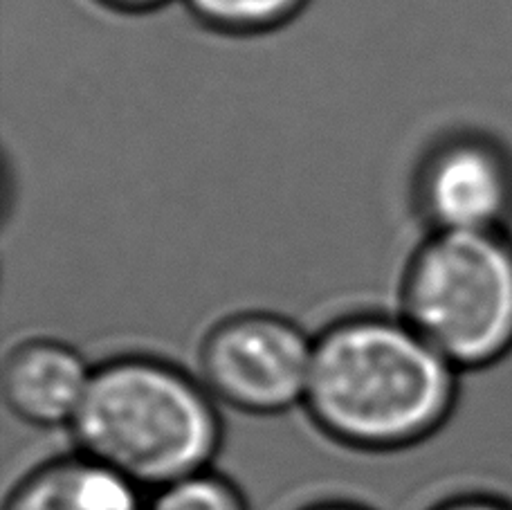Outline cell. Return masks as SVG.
<instances>
[{"mask_svg": "<svg viewBox=\"0 0 512 510\" xmlns=\"http://www.w3.org/2000/svg\"><path fill=\"white\" fill-rule=\"evenodd\" d=\"M459 389L461 371L402 317L364 313L319 333L304 405L328 439L382 454L438 434Z\"/></svg>", "mask_w": 512, "mask_h": 510, "instance_id": "cell-1", "label": "cell"}, {"mask_svg": "<svg viewBox=\"0 0 512 510\" xmlns=\"http://www.w3.org/2000/svg\"><path fill=\"white\" fill-rule=\"evenodd\" d=\"M214 400L176 364L126 355L93 371L70 432L81 454L158 490L214 466L225 432Z\"/></svg>", "mask_w": 512, "mask_h": 510, "instance_id": "cell-2", "label": "cell"}, {"mask_svg": "<svg viewBox=\"0 0 512 510\" xmlns=\"http://www.w3.org/2000/svg\"><path fill=\"white\" fill-rule=\"evenodd\" d=\"M402 320L459 371L512 351V239L495 232H432L400 288Z\"/></svg>", "mask_w": 512, "mask_h": 510, "instance_id": "cell-3", "label": "cell"}, {"mask_svg": "<svg viewBox=\"0 0 512 510\" xmlns=\"http://www.w3.org/2000/svg\"><path fill=\"white\" fill-rule=\"evenodd\" d=\"M315 340L288 317L248 311L221 320L200 344L209 394L250 416H281L304 403Z\"/></svg>", "mask_w": 512, "mask_h": 510, "instance_id": "cell-4", "label": "cell"}, {"mask_svg": "<svg viewBox=\"0 0 512 510\" xmlns=\"http://www.w3.org/2000/svg\"><path fill=\"white\" fill-rule=\"evenodd\" d=\"M416 205L432 232H495L512 218V158L481 133H454L425 153Z\"/></svg>", "mask_w": 512, "mask_h": 510, "instance_id": "cell-5", "label": "cell"}, {"mask_svg": "<svg viewBox=\"0 0 512 510\" xmlns=\"http://www.w3.org/2000/svg\"><path fill=\"white\" fill-rule=\"evenodd\" d=\"M93 371L72 344L52 338L18 342L3 364L5 403L34 427H70Z\"/></svg>", "mask_w": 512, "mask_h": 510, "instance_id": "cell-6", "label": "cell"}, {"mask_svg": "<svg viewBox=\"0 0 512 510\" xmlns=\"http://www.w3.org/2000/svg\"><path fill=\"white\" fill-rule=\"evenodd\" d=\"M142 490L79 452L27 472L7 497L5 510H149Z\"/></svg>", "mask_w": 512, "mask_h": 510, "instance_id": "cell-7", "label": "cell"}, {"mask_svg": "<svg viewBox=\"0 0 512 510\" xmlns=\"http://www.w3.org/2000/svg\"><path fill=\"white\" fill-rule=\"evenodd\" d=\"M200 25L227 36L279 30L304 12L308 0H182Z\"/></svg>", "mask_w": 512, "mask_h": 510, "instance_id": "cell-8", "label": "cell"}, {"mask_svg": "<svg viewBox=\"0 0 512 510\" xmlns=\"http://www.w3.org/2000/svg\"><path fill=\"white\" fill-rule=\"evenodd\" d=\"M149 510H250V504L230 477L209 468L153 490Z\"/></svg>", "mask_w": 512, "mask_h": 510, "instance_id": "cell-9", "label": "cell"}, {"mask_svg": "<svg viewBox=\"0 0 512 510\" xmlns=\"http://www.w3.org/2000/svg\"><path fill=\"white\" fill-rule=\"evenodd\" d=\"M429 510H512V504L488 495H459L443 499Z\"/></svg>", "mask_w": 512, "mask_h": 510, "instance_id": "cell-10", "label": "cell"}, {"mask_svg": "<svg viewBox=\"0 0 512 510\" xmlns=\"http://www.w3.org/2000/svg\"><path fill=\"white\" fill-rule=\"evenodd\" d=\"M104 7H111L115 12H128V14H142V12H153V9H160L171 0H97Z\"/></svg>", "mask_w": 512, "mask_h": 510, "instance_id": "cell-11", "label": "cell"}, {"mask_svg": "<svg viewBox=\"0 0 512 510\" xmlns=\"http://www.w3.org/2000/svg\"><path fill=\"white\" fill-rule=\"evenodd\" d=\"M301 510H373L364 504H353V502H324V504H310Z\"/></svg>", "mask_w": 512, "mask_h": 510, "instance_id": "cell-12", "label": "cell"}]
</instances>
